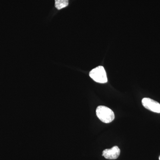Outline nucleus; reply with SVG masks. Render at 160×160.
I'll use <instances>...</instances> for the list:
<instances>
[{
	"label": "nucleus",
	"mask_w": 160,
	"mask_h": 160,
	"mask_svg": "<svg viewBox=\"0 0 160 160\" xmlns=\"http://www.w3.org/2000/svg\"><path fill=\"white\" fill-rule=\"evenodd\" d=\"M142 104L146 109L157 113H160V104L149 98H144Z\"/></svg>",
	"instance_id": "nucleus-3"
},
{
	"label": "nucleus",
	"mask_w": 160,
	"mask_h": 160,
	"mask_svg": "<svg viewBox=\"0 0 160 160\" xmlns=\"http://www.w3.org/2000/svg\"><path fill=\"white\" fill-rule=\"evenodd\" d=\"M120 149L117 146H113L110 149H106L103 151L102 156L107 159H116L120 154Z\"/></svg>",
	"instance_id": "nucleus-4"
},
{
	"label": "nucleus",
	"mask_w": 160,
	"mask_h": 160,
	"mask_svg": "<svg viewBox=\"0 0 160 160\" xmlns=\"http://www.w3.org/2000/svg\"><path fill=\"white\" fill-rule=\"evenodd\" d=\"M96 114L98 118L105 123L111 122L115 118L113 112L106 106H98L96 109Z\"/></svg>",
	"instance_id": "nucleus-1"
},
{
	"label": "nucleus",
	"mask_w": 160,
	"mask_h": 160,
	"mask_svg": "<svg viewBox=\"0 0 160 160\" xmlns=\"http://www.w3.org/2000/svg\"><path fill=\"white\" fill-rule=\"evenodd\" d=\"M159 160H160V157H159Z\"/></svg>",
	"instance_id": "nucleus-6"
},
{
	"label": "nucleus",
	"mask_w": 160,
	"mask_h": 160,
	"mask_svg": "<svg viewBox=\"0 0 160 160\" xmlns=\"http://www.w3.org/2000/svg\"><path fill=\"white\" fill-rule=\"evenodd\" d=\"M55 6L58 10L67 7L69 5V0H55Z\"/></svg>",
	"instance_id": "nucleus-5"
},
{
	"label": "nucleus",
	"mask_w": 160,
	"mask_h": 160,
	"mask_svg": "<svg viewBox=\"0 0 160 160\" xmlns=\"http://www.w3.org/2000/svg\"><path fill=\"white\" fill-rule=\"evenodd\" d=\"M89 76L96 82L106 83L108 81L106 70L102 66L92 69L89 72Z\"/></svg>",
	"instance_id": "nucleus-2"
}]
</instances>
